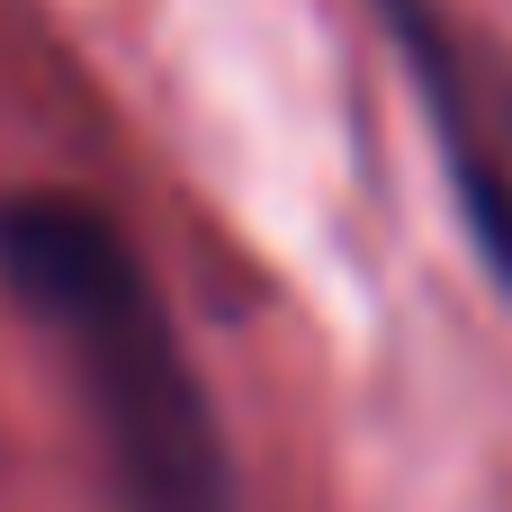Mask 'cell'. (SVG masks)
<instances>
[{"label": "cell", "mask_w": 512, "mask_h": 512, "mask_svg": "<svg viewBox=\"0 0 512 512\" xmlns=\"http://www.w3.org/2000/svg\"><path fill=\"white\" fill-rule=\"evenodd\" d=\"M0 279L72 351L135 512H234L216 405L171 333L153 270L108 225V207H90L72 189L0 198Z\"/></svg>", "instance_id": "1"}, {"label": "cell", "mask_w": 512, "mask_h": 512, "mask_svg": "<svg viewBox=\"0 0 512 512\" xmlns=\"http://www.w3.org/2000/svg\"><path fill=\"white\" fill-rule=\"evenodd\" d=\"M396 36H405V63H414V90H423L432 126H441V162H450V189L468 207V234L512 279V72L477 63L414 0H396Z\"/></svg>", "instance_id": "2"}]
</instances>
